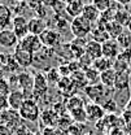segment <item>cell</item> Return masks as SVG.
<instances>
[{
  "mask_svg": "<svg viewBox=\"0 0 131 135\" xmlns=\"http://www.w3.org/2000/svg\"><path fill=\"white\" fill-rule=\"evenodd\" d=\"M20 116L23 121L26 122H36L40 118V108L38 105V101L34 99H26L25 103L22 104V107L20 108Z\"/></svg>",
  "mask_w": 131,
  "mask_h": 135,
  "instance_id": "obj_1",
  "label": "cell"
},
{
  "mask_svg": "<svg viewBox=\"0 0 131 135\" xmlns=\"http://www.w3.org/2000/svg\"><path fill=\"white\" fill-rule=\"evenodd\" d=\"M69 30L75 38H86L88 34H91V31H92V23L90 21H87L82 16L75 17V18H73L70 21Z\"/></svg>",
  "mask_w": 131,
  "mask_h": 135,
  "instance_id": "obj_2",
  "label": "cell"
},
{
  "mask_svg": "<svg viewBox=\"0 0 131 135\" xmlns=\"http://www.w3.org/2000/svg\"><path fill=\"white\" fill-rule=\"evenodd\" d=\"M40 40L43 43V47H47L51 50H56L64 42L61 33L59 30L51 29V27H48L46 31H43V34L40 35Z\"/></svg>",
  "mask_w": 131,
  "mask_h": 135,
  "instance_id": "obj_3",
  "label": "cell"
},
{
  "mask_svg": "<svg viewBox=\"0 0 131 135\" xmlns=\"http://www.w3.org/2000/svg\"><path fill=\"white\" fill-rule=\"evenodd\" d=\"M48 92V81L43 73H35L34 74V91L33 99L35 101H39L43 99Z\"/></svg>",
  "mask_w": 131,
  "mask_h": 135,
  "instance_id": "obj_4",
  "label": "cell"
},
{
  "mask_svg": "<svg viewBox=\"0 0 131 135\" xmlns=\"http://www.w3.org/2000/svg\"><path fill=\"white\" fill-rule=\"evenodd\" d=\"M17 48H21V50L29 51L31 53H36L43 48V43L40 40V36L38 35H34V34H29L26 35L25 38L20 39L18 44H17Z\"/></svg>",
  "mask_w": 131,
  "mask_h": 135,
  "instance_id": "obj_5",
  "label": "cell"
},
{
  "mask_svg": "<svg viewBox=\"0 0 131 135\" xmlns=\"http://www.w3.org/2000/svg\"><path fill=\"white\" fill-rule=\"evenodd\" d=\"M17 87L26 95L27 99H33V91H34V75L29 71H21L18 73V81H17Z\"/></svg>",
  "mask_w": 131,
  "mask_h": 135,
  "instance_id": "obj_6",
  "label": "cell"
},
{
  "mask_svg": "<svg viewBox=\"0 0 131 135\" xmlns=\"http://www.w3.org/2000/svg\"><path fill=\"white\" fill-rule=\"evenodd\" d=\"M106 91H108V88H105L101 83L88 84L84 88V94L91 100V103H98V104H103L106 100L105 99V92Z\"/></svg>",
  "mask_w": 131,
  "mask_h": 135,
  "instance_id": "obj_7",
  "label": "cell"
},
{
  "mask_svg": "<svg viewBox=\"0 0 131 135\" xmlns=\"http://www.w3.org/2000/svg\"><path fill=\"white\" fill-rule=\"evenodd\" d=\"M20 39L16 35V33L12 30V27H5L0 29V47L9 50V48H16Z\"/></svg>",
  "mask_w": 131,
  "mask_h": 135,
  "instance_id": "obj_8",
  "label": "cell"
},
{
  "mask_svg": "<svg viewBox=\"0 0 131 135\" xmlns=\"http://www.w3.org/2000/svg\"><path fill=\"white\" fill-rule=\"evenodd\" d=\"M86 114H87V121L88 122H92V123H98L100 119L106 116L104 108L101 104H98V103H88L86 107Z\"/></svg>",
  "mask_w": 131,
  "mask_h": 135,
  "instance_id": "obj_9",
  "label": "cell"
},
{
  "mask_svg": "<svg viewBox=\"0 0 131 135\" xmlns=\"http://www.w3.org/2000/svg\"><path fill=\"white\" fill-rule=\"evenodd\" d=\"M0 117H1V123L7 125L8 127H11L13 131L16 130L21 122V116H20V112L18 110H14V109H7L4 112H0Z\"/></svg>",
  "mask_w": 131,
  "mask_h": 135,
  "instance_id": "obj_10",
  "label": "cell"
},
{
  "mask_svg": "<svg viewBox=\"0 0 131 135\" xmlns=\"http://www.w3.org/2000/svg\"><path fill=\"white\" fill-rule=\"evenodd\" d=\"M12 30L16 33L18 39L25 38L26 35H29V20L25 16H14L12 20Z\"/></svg>",
  "mask_w": 131,
  "mask_h": 135,
  "instance_id": "obj_11",
  "label": "cell"
},
{
  "mask_svg": "<svg viewBox=\"0 0 131 135\" xmlns=\"http://www.w3.org/2000/svg\"><path fill=\"white\" fill-rule=\"evenodd\" d=\"M39 119L44 127H59L60 114L53 108H46L42 110Z\"/></svg>",
  "mask_w": 131,
  "mask_h": 135,
  "instance_id": "obj_12",
  "label": "cell"
},
{
  "mask_svg": "<svg viewBox=\"0 0 131 135\" xmlns=\"http://www.w3.org/2000/svg\"><path fill=\"white\" fill-rule=\"evenodd\" d=\"M14 59H16L17 64L20 65V68L27 69V68L34 65V53L29 52V51L21 50V48H14V53H13Z\"/></svg>",
  "mask_w": 131,
  "mask_h": 135,
  "instance_id": "obj_13",
  "label": "cell"
},
{
  "mask_svg": "<svg viewBox=\"0 0 131 135\" xmlns=\"http://www.w3.org/2000/svg\"><path fill=\"white\" fill-rule=\"evenodd\" d=\"M121 53V47L118 46L115 39H109L105 43H103V56L114 61Z\"/></svg>",
  "mask_w": 131,
  "mask_h": 135,
  "instance_id": "obj_14",
  "label": "cell"
},
{
  "mask_svg": "<svg viewBox=\"0 0 131 135\" xmlns=\"http://www.w3.org/2000/svg\"><path fill=\"white\" fill-rule=\"evenodd\" d=\"M47 29H48V22L44 18L35 16L29 20V31H30V34L40 36L43 34V31H46Z\"/></svg>",
  "mask_w": 131,
  "mask_h": 135,
  "instance_id": "obj_15",
  "label": "cell"
},
{
  "mask_svg": "<svg viewBox=\"0 0 131 135\" xmlns=\"http://www.w3.org/2000/svg\"><path fill=\"white\" fill-rule=\"evenodd\" d=\"M0 66L5 71H9L12 74H14L20 69V65L17 64L14 56L11 53H0Z\"/></svg>",
  "mask_w": 131,
  "mask_h": 135,
  "instance_id": "obj_16",
  "label": "cell"
},
{
  "mask_svg": "<svg viewBox=\"0 0 131 135\" xmlns=\"http://www.w3.org/2000/svg\"><path fill=\"white\" fill-rule=\"evenodd\" d=\"M26 99H27L26 95H25L20 88L12 90V92H11L9 96H8V104H9V108H11V109H14V110H20V108L22 107V104L25 103Z\"/></svg>",
  "mask_w": 131,
  "mask_h": 135,
  "instance_id": "obj_17",
  "label": "cell"
},
{
  "mask_svg": "<svg viewBox=\"0 0 131 135\" xmlns=\"http://www.w3.org/2000/svg\"><path fill=\"white\" fill-rule=\"evenodd\" d=\"M115 79H117V71L114 70V68H110L100 73V83L108 90H114Z\"/></svg>",
  "mask_w": 131,
  "mask_h": 135,
  "instance_id": "obj_18",
  "label": "cell"
},
{
  "mask_svg": "<svg viewBox=\"0 0 131 135\" xmlns=\"http://www.w3.org/2000/svg\"><path fill=\"white\" fill-rule=\"evenodd\" d=\"M82 17H84L87 21H90L92 25L96 23L100 17H101V12L99 11L98 8L91 3V4H86L84 8H83V12H82Z\"/></svg>",
  "mask_w": 131,
  "mask_h": 135,
  "instance_id": "obj_19",
  "label": "cell"
},
{
  "mask_svg": "<svg viewBox=\"0 0 131 135\" xmlns=\"http://www.w3.org/2000/svg\"><path fill=\"white\" fill-rule=\"evenodd\" d=\"M87 40L86 38H75L70 42V48H71V52L74 55V57L78 60L81 56H83L86 53V46H87Z\"/></svg>",
  "mask_w": 131,
  "mask_h": 135,
  "instance_id": "obj_20",
  "label": "cell"
},
{
  "mask_svg": "<svg viewBox=\"0 0 131 135\" xmlns=\"http://www.w3.org/2000/svg\"><path fill=\"white\" fill-rule=\"evenodd\" d=\"M86 55L90 56L94 61L96 59H100L103 57V44L99 43L96 40H88L87 46H86Z\"/></svg>",
  "mask_w": 131,
  "mask_h": 135,
  "instance_id": "obj_21",
  "label": "cell"
},
{
  "mask_svg": "<svg viewBox=\"0 0 131 135\" xmlns=\"http://www.w3.org/2000/svg\"><path fill=\"white\" fill-rule=\"evenodd\" d=\"M83 8H84V4L79 0H73L70 3L66 4V15L69 17L75 18V17H79L82 16V12H83Z\"/></svg>",
  "mask_w": 131,
  "mask_h": 135,
  "instance_id": "obj_22",
  "label": "cell"
},
{
  "mask_svg": "<svg viewBox=\"0 0 131 135\" xmlns=\"http://www.w3.org/2000/svg\"><path fill=\"white\" fill-rule=\"evenodd\" d=\"M129 82H130V71H119L117 73V79H115V86L114 88L118 91H123L125 88L129 87Z\"/></svg>",
  "mask_w": 131,
  "mask_h": 135,
  "instance_id": "obj_23",
  "label": "cell"
},
{
  "mask_svg": "<svg viewBox=\"0 0 131 135\" xmlns=\"http://www.w3.org/2000/svg\"><path fill=\"white\" fill-rule=\"evenodd\" d=\"M12 11L7 5L0 4V27L5 29L9 25H12Z\"/></svg>",
  "mask_w": 131,
  "mask_h": 135,
  "instance_id": "obj_24",
  "label": "cell"
},
{
  "mask_svg": "<svg viewBox=\"0 0 131 135\" xmlns=\"http://www.w3.org/2000/svg\"><path fill=\"white\" fill-rule=\"evenodd\" d=\"M65 105H66V109H67V113H69V112H73L75 109L84 108V101H83V99L79 95H73V96L67 98Z\"/></svg>",
  "mask_w": 131,
  "mask_h": 135,
  "instance_id": "obj_25",
  "label": "cell"
},
{
  "mask_svg": "<svg viewBox=\"0 0 131 135\" xmlns=\"http://www.w3.org/2000/svg\"><path fill=\"white\" fill-rule=\"evenodd\" d=\"M91 36H92V40H96V42L101 43V44L110 39V36H109L108 31L105 30V27H103V26H98V25H96V27H95V29H92V31H91Z\"/></svg>",
  "mask_w": 131,
  "mask_h": 135,
  "instance_id": "obj_26",
  "label": "cell"
},
{
  "mask_svg": "<svg viewBox=\"0 0 131 135\" xmlns=\"http://www.w3.org/2000/svg\"><path fill=\"white\" fill-rule=\"evenodd\" d=\"M126 27H123L121 23H118L117 21H109L105 26V30L108 31L110 39H117L119 36V34L122 33Z\"/></svg>",
  "mask_w": 131,
  "mask_h": 135,
  "instance_id": "obj_27",
  "label": "cell"
},
{
  "mask_svg": "<svg viewBox=\"0 0 131 135\" xmlns=\"http://www.w3.org/2000/svg\"><path fill=\"white\" fill-rule=\"evenodd\" d=\"M70 78H71V81H73V83L75 84V87L77 88H86L87 86H88V81H87V78H86V74H84V71L83 70H78V71H74L71 75H70Z\"/></svg>",
  "mask_w": 131,
  "mask_h": 135,
  "instance_id": "obj_28",
  "label": "cell"
},
{
  "mask_svg": "<svg viewBox=\"0 0 131 135\" xmlns=\"http://www.w3.org/2000/svg\"><path fill=\"white\" fill-rule=\"evenodd\" d=\"M113 64H114V61H112V60H109V59H106V57L103 56V57H100V59H96V60L92 62V68H95L98 71L103 73V71H105V70L113 68Z\"/></svg>",
  "mask_w": 131,
  "mask_h": 135,
  "instance_id": "obj_29",
  "label": "cell"
},
{
  "mask_svg": "<svg viewBox=\"0 0 131 135\" xmlns=\"http://www.w3.org/2000/svg\"><path fill=\"white\" fill-rule=\"evenodd\" d=\"M117 40V43H118V46L121 47V50H130L131 48V33L127 30V29H125L122 33L119 34V36L115 39Z\"/></svg>",
  "mask_w": 131,
  "mask_h": 135,
  "instance_id": "obj_30",
  "label": "cell"
},
{
  "mask_svg": "<svg viewBox=\"0 0 131 135\" xmlns=\"http://www.w3.org/2000/svg\"><path fill=\"white\" fill-rule=\"evenodd\" d=\"M114 21H117L118 23H121L123 27H127L129 23L131 22V13L127 9L121 8V9H118V12L115 13Z\"/></svg>",
  "mask_w": 131,
  "mask_h": 135,
  "instance_id": "obj_31",
  "label": "cell"
},
{
  "mask_svg": "<svg viewBox=\"0 0 131 135\" xmlns=\"http://www.w3.org/2000/svg\"><path fill=\"white\" fill-rule=\"evenodd\" d=\"M46 78H47L48 83L56 84V86H57L59 82L61 81L62 75H61V73H60L59 69H56V68H49L48 70H47V73H46Z\"/></svg>",
  "mask_w": 131,
  "mask_h": 135,
  "instance_id": "obj_32",
  "label": "cell"
},
{
  "mask_svg": "<svg viewBox=\"0 0 131 135\" xmlns=\"http://www.w3.org/2000/svg\"><path fill=\"white\" fill-rule=\"evenodd\" d=\"M84 74H86V78L90 84H95V83H100V71H98L95 68H88L86 70H83Z\"/></svg>",
  "mask_w": 131,
  "mask_h": 135,
  "instance_id": "obj_33",
  "label": "cell"
},
{
  "mask_svg": "<svg viewBox=\"0 0 131 135\" xmlns=\"http://www.w3.org/2000/svg\"><path fill=\"white\" fill-rule=\"evenodd\" d=\"M69 114L71 116L74 122H78V123H84L87 121V114H86V109L81 108V109H75L73 112H69Z\"/></svg>",
  "mask_w": 131,
  "mask_h": 135,
  "instance_id": "obj_34",
  "label": "cell"
},
{
  "mask_svg": "<svg viewBox=\"0 0 131 135\" xmlns=\"http://www.w3.org/2000/svg\"><path fill=\"white\" fill-rule=\"evenodd\" d=\"M67 135H84V123H78L74 122L69 129H67Z\"/></svg>",
  "mask_w": 131,
  "mask_h": 135,
  "instance_id": "obj_35",
  "label": "cell"
},
{
  "mask_svg": "<svg viewBox=\"0 0 131 135\" xmlns=\"http://www.w3.org/2000/svg\"><path fill=\"white\" fill-rule=\"evenodd\" d=\"M101 105H103L106 114H114L115 110H117V101L113 99H106Z\"/></svg>",
  "mask_w": 131,
  "mask_h": 135,
  "instance_id": "obj_36",
  "label": "cell"
},
{
  "mask_svg": "<svg viewBox=\"0 0 131 135\" xmlns=\"http://www.w3.org/2000/svg\"><path fill=\"white\" fill-rule=\"evenodd\" d=\"M92 4L103 13L112 7V0H92Z\"/></svg>",
  "mask_w": 131,
  "mask_h": 135,
  "instance_id": "obj_37",
  "label": "cell"
},
{
  "mask_svg": "<svg viewBox=\"0 0 131 135\" xmlns=\"http://www.w3.org/2000/svg\"><path fill=\"white\" fill-rule=\"evenodd\" d=\"M11 92H12V90H11L9 82H8L5 78H1V79H0V96L8 98Z\"/></svg>",
  "mask_w": 131,
  "mask_h": 135,
  "instance_id": "obj_38",
  "label": "cell"
},
{
  "mask_svg": "<svg viewBox=\"0 0 131 135\" xmlns=\"http://www.w3.org/2000/svg\"><path fill=\"white\" fill-rule=\"evenodd\" d=\"M14 135H35V133H33L27 126H18L14 130Z\"/></svg>",
  "mask_w": 131,
  "mask_h": 135,
  "instance_id": "obj_39",
  "label": "cell"
},
{
  "mask_svg": "<svg viewBox=\"0 0 131 135\" xmlns=\"http://www.w3.org/2000/svg\"><path fill=\"white\" fill-rule=\"evenodd\" d=\"M0 135H14V131L11 127H8L7 125L1 123L0 125Z\"/></svg>",
  "mask_w": 131,
  "mask_h": 135,
  "instance_id": "obj_40",
  "label": "cell"
},
{
  "mask_svg": "<svg viewBox=\"0 0 131 135\" xmlns=\"http://www.w3.org/2000/svg\"><path fill=\"white\" fill-rule=\"evenodd\" d=\"M9 109V104H8V98L0 96V112H4Z\"/></svg>",
  "mask_w": 131,
  "mask_h": 135,
  "instance_id": "obj_41",
  "label": "cell"
},
{
  "mask_svg": "<svg viewBox=\"0 0 131 135\" xmlns=\"http://www.w3.org/2000/svg\"><path fill=\"white\" fill-rule=\"evenodd\" d=\"M122 118H123L125 125H131V112L125 110V112H123V114H122Z\"/></svg>",
  "mask_w": 131,
  "mask_h": 135,
  "instance_id": "obj_42",
  "label": "cell"
},
{
  "mask_svg": "<svg viewBox=\"0 0 131 135\" xmlns=\"http://www.w3.org/2000/svg\"><path fill=\"white\" fill-rule=\"evenodd\" d=\"M42 3H43V5H46L47 8H53V7L59 3V0H42Z\"/></svg>",
  "mask_w": 131,
  "mask_h": 135,
  "instance_id": "obj_43",
  "label": "cell"
},
{
  "mask_svg": "<svg viewBox=\"0 0 131 135\" xmlns=\"http://www.w3.org/2000/svg\"><path fill=\"white\" fill-rule=\"evenodd\" d=\"M109 135H125V133H123L121 129H113V130L109 133Z\"/></svg>",
  "mask_w": 131,
  "mask_h": 135,
  "instance_id": "obj_44",
  "label": "cell"
},
{
  "mask_svg": "<svg viewBox=\"0 0 131 135\" xmlns=\"http://www.w3.org/2000/svg\"><path fill=\"white\" fill-rule=\"evenodd\" d=\"M125 109H126V110H129V112H131V99L127 100L126 105H125Z\"/></svg>",
  "mask_w": 131,
  "mask_h": 135,
  "instance_id": "obj_45",
  "label": "cell"
},
{
  "mask_svg": "<svg viewBox=\"0 0 131 135\" xmlns=\"http://www.w3.org/2000/svg\"><path fill=\"white\" fill-rule=\"evenodd\" d=\"M79 1H82L84 5H86V4H91V3H92V0H79Z\"/></svg>",
  "mask_w": 131,
  "mask_h": 135,
  "instance_id": "obj_46",
  "label": "cell"
},
{
  "mask_svg": "<svg viewBox=\"0 0 131 135\" xmlns=\"http://www.w3.org/2000/svg\"><path fill=\"white\" fill-rule=\"evenodd\" d=\"M84 135H96V134H95V133H92V131H87Z\"/></svg>",
  "mask_w": 131,
  "mask_h": 135,
  "instance_id": "obj_47",
  "label": "cell"
},
{
  "mask_svg": "<svg viewBox=\"0 0 131 135\" xmlns=\"http://www.w3.org/2000/svg\"><path fill=\"white\" fill-rule=\"evenodd\" d=\"M17 3H27L29 0H16Z\"/></svg>",
  "mask_w": 131,
  "mask_h": 135,
  "instance_id": "obj_48",
  "label": "cell"
},
{
  "mask_svg": "<svg viewBox=\"0 0 131 135\" xmlns=\"http://www.w3.org/2000/svg\"><path fill=\"white\" fill-rule=\"evenodd\" d=\"M126 29H127V30H129V31H130V33H131V22H130V23H129V26H127Z\"/></svg>",
  "mask_w": 131,
  "mask_h": 135,
  "instance_id": "obj_49",
  "label": "cell"
}]
</instances>
